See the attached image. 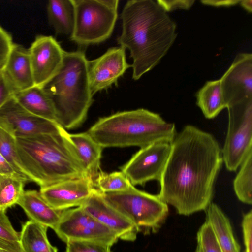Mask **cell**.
Instances as JSON below:
<instances>
[{
  "label": "cell",
  "mask_w": 252,
  "mask_h": 252,
  "mask_svg": "<svg viewBox=\"0 0 252 252\" xmlns=\"http://www.w3.org/2000/svg\"><path fill=\"white\" fill-rule=\"evenodd\" d=\"M223 162L221 149L211 134L187 125L171 143L159 180L160 198L182 215L206 210Z\"/></svg>",
  "instance_id": "1"
},
{
  "label": "cell",
  "mask_w": 252,
  "mask_h": 252,
  "mask_svg": "<svg viewBox=\"0 0 252 252\" xmlns=\"http://www.w3.org/2000/svg\"><path fill=\"white\" fill-rule=\"evenodd\" d=\"M122 31L118 43L130 51L132 78L139 79L157 65L174 43L176 24L152 0H128L121 14Z\"/></svg>",
  "instance_id": "2"
},
{
  "label": "cell",
  "mask_w": 252,
  "mask_h": 252,
  "mask_svg": "<svg viewBox=\"0 0 252 252\" xmlns=\"http://www.w3.org/2000/svg\"><path fill=\"white\" fill-rule=\"evenodd\" d=\"M16 138L19 158L30 182L40 188L90 176L65 129Z\"/></svg>",
  "instance_id": "3"
},
{
  "label": "cell",
  "mask_w": 252,
  "mask_h": 252,
  "mask_svg": "<svg viewBox=\"0 0 252 252\" xmlns=\"http://www.w3.org/2000/svg\"><path fill=\"white\" fill-rule=\"evenodd\" d=\"M88 132L103 148L138 146L166 142L177 135L175 125L147 109L118 112L99 118Z\"/></svg>",
  "instance_id": "4"
},
{
  "label": "cell",
  "mask_w": 252,
  "mask_h": 252,
  "mask_svg": "<svg viewBox=\"0 0 252 252\" xmlns=\"http://www.w3.org/2000/svg\"><path fill=\"white\" fill-rule=\"evenodd\" d=\"M42 88L53 103L57 123L65 129L80 126L93 102L84 52L65 51L60 70Z\"/></svg>",
  "instance_id": "5"
},
{
  "label": "cell",
  "mask_w": 252,
  "mask_h": 252,
  "mask_svg": "<svg viewBox=\"0 0 252 252\" xmlns=\"http://www.w3.org/2000/svg\"><path fill=\"white\" fill-rule=\"evenodd\" d=\"M101 193L104 200L130 220L139 232H157L169 213L168 204L158 194L139 190L133 185L122 191Z\"/></svg>",
  "instance_id": "6"
},
{
  "label": "cell",
  "mask_w": 252,
  "mask_h": 252,
  "mask_svg": "<svg viewBox=\"0 0 252 252\" xmlns=\"http://www.w3.org/2000/svg\"><path fill=\"white\" fill-rule=\"evenodd\" d=\"M75 13L70 36L80 45L102 42L111 35L118 18V0H72Z\"/></svg>",
  "instance_id": "7"
},
{
  "label": "cell",
  "mask_w": 252,
  "mask_h": 252,
  "mask_svg": "<svg viewBox=\"0 0 252 252\" xmlns=\"http://www.w3.org/2000/svg\"><path fill=\"white\" fill-rule=\"evenodd\" d=\"M226 108L228 123L221 154L226 169L234 172L252 150V98L231 104Z\"/></svg>",
  "instance_id": "8"
},
{
  "label": "cell",
  "mask_w": 252,
  "mask_h": 252,
  "mask_svg": "<svg viewBox=\"0 0 252 252\" xmlns=\"http://www.w3.org/2000/svg\"><path fill=\"white\" fill-rule=\"evenodd\" d=\"M63 242L87 241L111 246L118 240L116 235L82 207L62 211L60 221L54 229Z\"/></svg>",
  "instance_id": "9"
},
{
  "label": "cell",
  "mask_w": 252,
  "mask_h": 252,
  "mask_svg": "<svg viewBox=\"0 0 252 252\" xmlns=\"http://www.w3.org/2000/svg\"><path fill=\"white\" fill-rule=\"evenodd\" d=\"M171 151V143L159 142L141 148L125 164L121 171L133 186L148 181H159Z\"/></svg>",
  "instance_id": "10"
},
{
  "label": "cell",
  "mask_w": 252,
  "mask_h": 252,
  "mask_svg": "<svg viewBox=\"0 0 252 252\" xmlns=\"http://www.w3.org/2000/svg\"><path fill=\"white\" fill-rule=\"evenodd\" d=\"M0 126L15 138L57 134L65 130L56 122L37 116L11 97L0 108Z\"/></svg>",
  "instance_id": "11"
},
{
  "label": "cell",
  "mask_w": 252,
  "mask_h": 252,
  "mask_svg": "<svg viewBox=\"0 0 252 252\" xmlns=\"http://www.w3.org/2000/svg\"><path fill=\"white\" fill-rule=\"evenodd\" d=\"M28 51L34 86L42 88L60 70L65 51L52 36L39 35Z\"/></svg>",
  "instance_id": "12"
},
{
  "label": "cell",
  "mask_w": 252,
  "mask_h": 252,
  "mask_svg": "<svg viewBox=\"0 0 252 252\" xmlns=\"http://www.w3.org/2000/svg\"><path fill=\"white\" fill-rule=\"evenodd\" d=\"M125 49L115 47L108 49L99 57L88 60V73L93 95L117 82L131 65L126 60Z\"/></svg>",
  "instance_id": "13"
},
{
  "label": "cell",
  "mask_w": 252,
  "mask_h": 252,
  "mask_svg": "<svg viewBox=\"0 0 252 252\" xmlns=\"http://www.w3.org/2000/svg\"><path fill=\"white\" fill-rule=\"evenodd\" d=\"M94 188L90 176L72 179L40 188L43 198L54 209L63 211L82 206Z\"/></svg>",
  "instance_id": "14"
},
{
  "label": "cell",
  "mask_w": 252,
  "mask_h": 252,
  "mask_svg": "<svg viewBox=\"0 0 252 252\" xmlns=\"http://www.w3.org/2000/svg\"><path fill=\"white\" fill-rule=\"evenodd\" d=\"M222 93L227 106L252 98V54L240 53L220 78Z\"/></svg>",
  "instance_id": "15"
},
{
  "label": "cell",
  "mask_w": 252,
  "mask_h": 252,
  "mask_svg": "<svg viewBox=\"0 0 252 252\" xmlns=\"http://www.w3.org/2000/svg\"><path fill=\"white\" fill-rule=\"evenodd\" d=\"M87 212L100 223L112 231L118 239L134 241L138 228L122 213L109 205L102 193L94 188L90 197L82 205Z\"/></svg>",
  "instance_id": "16"
},
{
  "label": "cell",
  "mask_w": 252,
  "mask_h": 252,
  "mask_svg": "<svg viewBox=\"0 0 252 252\" xmlns=\"http://www.w3.org/2000/svg\"><path fill=\"white\" fill-rule=\"evenodd\" d=\"M14 93L34 86L28 49L14 43L1 70Z\"/></svg>",
  "instance_id": "17"
},
{
  "label": "cell",
  "mask_w": 252,
  "mask_h": 252,
  "mask_svg": "<svg viewBox=\"0 0 252 252\" xmlns=\"http://www.w3.org/2000/svg\"><path fill=\"white\" fill-rule=\"evenodd\" d=\"M30 220L54 229L60 220L62 211L52 207L35 190L24 191L17 204Z\"/></svg>",
  "instance_id": "18"
},
{
  "label": "cell",
  "mask_w": 252,
  "mask_h": 252,
  "mask_svg": "<svg viewBox=\"0 0 252 252\" xmlns=\"http://www.w3.org/2000/svg\"><path fill=\"white\" fill-rule=\"evenodd\" d=\"M68 137L89 175L94 180L101 171L100 165L103 148L88 132L68 133Z\"/></svg>",
  "instance_id": "19"
},
{
  "label": "cell",
  "mask_w": 252,
  "mask_h": 252,
  "mask_svg": "<svg viewBox=\"0 0 252 252\" xmlns=\"http://www.w3.org/2000/svg\"><path fill=\"white\" fill-rule=\"evenodd\" d=\"M13 96L20 105L30 113L57 122L53 103L43 88L34 86L15 92Z\"/></svg>",
  "instance_id": "20"
},
{
  "label": "cell",
  "mask_w": 252,
  "mask_h": 252,
  "mask_svg": "<svg viewBox=\"0 0 252 252\" xmlns=\"http://www.w3.org/2000/svg\"><path fill=\"white\" fill-rule=\"evenodd\" d=\"M206 210V221L211 225L222 252H240L229 220L216 204L211 202Z\"/></svg>",
  "instance_id": "21"
},
{
  "label": "cell",
  "mask_w": 252,
  "mask_h": 252,
  "mask_svg": "<svg viewBox=\"0 0 252 252\" xmlns=\"http://www.w3.org/2000/svg\"><path fill=\"white\" fill-rule=\"evenodd\" d=\"M196 104L207 119H213L227 107L221 91L220 79L208 81L196 94Z\"/></svg>",
  "instance_id": "22"
},
{
  "label": "cell",
  "mask_w": 252,
  "mask_h": 252,
  "mask_svg": "<svg viewBox=\"0 0 252 252\" xmlns=\"http://www.w3.org/2000/svg\"><path fill=\"white\" fill-rule=\"evenodd\" d=\"M47 11L48 21L56 32L70 36L75 19L74 7L72 0H50Z\"/></svg>",
  "instance_id": "23"
},
{
  "label": "cell",
  "mask_w": 252,
  "mask_h": 252,
  "mask_svg": "<svg viewBox=\"0 0 252 252\" xmlns=\"http://www.w3.org/2000/svg\"><path fill=\"white\" fill-rule=\"evenodd\" d=\"M47 228L30 220L23 224L19 239L23 252H58L48 240Z\"/></svg>",
  "instance_id": "24"
},
{
  "label": "cell",
  "mask_w": 252,
  "mask_h": 252,
  "mask_svg": "<svg viewBox=\"0 0 252 252\" xmlns=\"http://www.w3.org/2000/svg\"><path fill=\"white\" fill-rule=\"evenodd\" d=\"M27 183L20 177L0 174V210H6L17 204Z\"/></svg>",
  "instance_id": "25"
},
{
  "label": "cell",
  "mask_w": 252,
  "mask_h": 252,
  "mask_svg": "<svg viewBox=\"0 0 252 252\" xmlns=\"http://www.w3.org/2000/svg\"><path fill=\"white\" fill-rule=\"evenodd\" d=\"M234 181L233 189L238 199L243 203H252V150L247 155Z\"/></svg>",
  "instance_id": "26"
},
{
  "label": "cell",
  "mask_w": 252,
  "mask_h": 252,
  "mask_svg": "<svg viewBox=\"0 0 252 252\" xmlns=\"http://www.w3.org/2000/svg\"><path fill=\"white\" fill-rule=\"evenodd\" d=\"M94 182V187L102 193L122 191L132 185L122 171L106 173L101 171Z\"/></svg>",
  "instance_id": "27"
},
{
  "label": "cell",
  "mask_w": 252,
  "mask_h": 252,
  "mask_svg": "<svg viewBox=\"0 0 252 252\" xmlns=\"http://www.w3.org/2000/svg\"><path fill=\"white\" fill-rule=\"evenodd\" d=\"M0 153L19 174L30 182L24 171L19 158L16 138L0 126Z\"/></svg>",
  "instance_id": "28"
},
{
  "label": "cell",
  "mask_w": 252,
  "mask_h": 252,
  "mask_svg": "<svg viewBox=\"0 0 252 252\" xmlns=\"http://www.w3.org/2000/svg\"><path fill=\"white\" fill-rule=\"evenodd\" d=\"M197 240L202 252H222L214 231L206 220L197 232Z\"/></svg>",
  "instance_id": "29"
},
{
  "label": "cell",
  "mask_w": 252,
  "mask_h": 252,
  "mask_svg": "<svg viewBox=\"0 0 252 252\" xmlns=\"http://www.w3.org/2000/svg\"><path fill=\"white\" fill-rule=\"evenodd\" d=\"M66 243L65 252H111L110 246L95 242L71 240Z\"/></svg>",
  "instance_id": "30"
},
{
  "label": "cell",
  "mask_w": 252,
  "mask_h": 252,
  "mask_svg": "<svg viewBox=\"0 0 252 252\" xmlns=\"http://www.w3.org/2000/svg\"><path fill=\"white\" fill-rule=\"evenodd\" d=\"M13 44L11 35L0 26V71L5 64Z\"/></svg>",
  "instance_id": "31"
},
{
  "label": "cell",
  "mask_w": 252,
  "mask_h": 252,
  "mask_svg": "<svg viewBox=\"0 0 252 252\" xmlns=\"http://www.w3.org/2000/svg\"><path fill=\"white\" fill-rule=\"evenodd\" d=\"M0 237L12 241H19L20 233L13 227L5 212L0 210Z\"/></svg>",
  "instance_id": "32"
},
{
  "label": "cell",
  "mask_w": 252,
  "mask_h": 252,
  "mask_svg": "<svg viewBox=\"0 0 252 252\" xmlns=\"http://www.w3.org/2000/svg\"><path fill=\"white\" fill-rule=\"evenodd\" d=\"M252 211L249 212L243 215L242 227L243 234L244 243L245 247V252H252Z\"/></svg>",
  "instance_id": "33"
},
{
  "label": "cell",
  "mask_w": 252,
  "mask_h": 252,
  "mask_svg": "<svg viewBox=\"0 0 252 252\" xmlns=\"http://www.w3.org/2000/svg\"><path fill=\"white\" fill-rule=\"evenodd\" d=\"M157 2L166 12L176 9L188 10L193 5L194 0H157Z\"/></svg>",
  "instance_id": "34"
},
{
  "label": "cell",
  "mask_w": 252,
  "mask_h": 252,
  "mask_svg": "<svg viewBox=\"0 0 252 252\" xmlns=\"http://www.w3.org/2000/svg\"><path fill=\"white\" fill-rule=\"evenodd\" d=\"M14 92L2 71H0V108L13 96Z\"/></svg>",
  "instance_id": "35"
},
{
  "label": "cell",
  "mask_w": 252,
  "mask_h": 252,
  "mask_svg": "<svg viewBox=\"0 0 252 252\" xmlns=\"http://www.w3.org/2000/svg\"><path fill=\"white\" fill-rule=\"evenodd\" d=\"M0 174L11 175L23 178L29 182L27 179L19 174L0 153Z\"/></svg>",
  "instance_id": "36"
},
{
  "label": "cell",
  "mask_w": 252,
  "mask_h": 252,
  "mask_svg": "<svg viewBox=\"0 0 252 252\" xmlns=\"http://www.w3.org/2000/svg\"><path fill=\"white\" fill-rule=\"evenodd\" d=\"M0 252H23L19 241H12L0 237Z\"/></svg>",
  "instance_id": "37"
},
{
  "label": "cell",
  "mask_w": 252,
  "mask_h": 252,
  "mask_svg": "<svg viewBox=\"0 0 252 252\" xmlns=\"http://www.w3.org/2000/svg\"><path fill=\"white\" fill-rule=\"evenodd\" d=\"M240 0H201V2L205 5L216 7L230 6L237 4Z\"/></svg>",
  "instance_id": "38"
},
{
  "label": "cell",
  "mask_w": 252,
  "mask_h": 252,
  "mask_svg": "<svg viewBox=\"0 0 252 252\" xmlns=\"http://www.w3.org/2000/svg\"><path fill=\"white\" fill-rule=\"evenodd\" d=\"M240 4L244 8L246 11L249 13L252 12V0H240Z\"/></svg>",
  "instance_id": "39"
},
{
  "label": "cell",
  "mask_w": 252,
  "mask_h": 252,
  "mask_svg": "<svg viewBox=\"0 0 252 252\" xmlns=\"http://www.w3.org/2000/svg\"><path fill=\"white\" fill-rule=\"evenodd\" d=\"M195 252H202L200 248L197 245Z\"/></svg>",
  "instance_id": "40"
}]
</instances>
